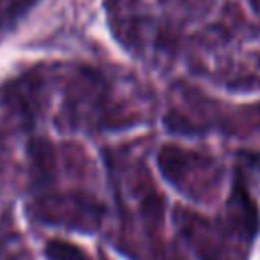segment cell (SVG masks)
I'll list each match as a JSON object with an SVG mask.
<instances>
[{"instance_id":"obj_1","label":"cell","mask_w":260,"mask_h":260,"mask_svg":"<svg viewBox=\"0 0 260 260\" xmlns=\"http://www.w3.org/2000/svg\"><path fill=\"white\" fill-rule=\"evenodd\" d=\"M106 2H108V6L116 8L118 4H126V2H136V0H106Z\"/></svg>"},{"instance_id":"obj_2","label":"cell","mask_w":260,"mask_h":260,"mask_svg":"<svg viewBox=\"0 0 260 260\" xmlns=\"http://www.w3.org/2000/svg\"><path fill=\"white\" fill-rule=\"evenodd\" d=\"M250 2H254V4H256V8L260 10V0H250Z\"/></svg>"}]
</instances>
